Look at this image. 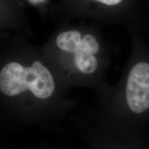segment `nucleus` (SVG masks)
Masks as SVG:
<instances>
[{
  "mask_svg": "<svg viewBox=\"0 0 149 149\" xmlns=\"http://www.w3.org/2000/svg\"><path fill=\"white\" fill-rule=\"evenodd\" d=\"M47 59L35 53L10 56L0 69L3 109L19 125L51 122L69 109L66 84Z\"/></svg>",
  "mask_w": 149,
  "mask_h": 149,
  "instance_id": "nucleus-1",
  "label": "nucleus"
},
{
  "mask_svg": "<svg viewBox=\"0 0 149 149\" xmlns=\"http://www.w3.org/2000/svg\"><path fill=\"white\" fill-rule=\"evenodd\" d=\"M149 117V63L131 67L122 88L107 93L100 111L98 128L122 139L144 137Z\"/></svg>",
  "mask_w": 149,
  "mask_h": 149,
  "instance_id": "nucleus-2",
  "label": "nucleus"
},
{
  "mask_svg": "<svg viewBox=\"0 0 149 149\" xmlns=\"http://www.w3.org/2000/svg\"><path fill=\"white\" fill-rule=\"evenodd\" d=\"M47 48L48 60L59 75H64L66 84H95L100 79L107 59L96 32L86 27L64 28L54 35Z\"/></svg>",
  "mask_w": 149,
  "mask_h": 149,
  "instance_id": "nucleus-3",
  "label": "nucleus"
},
{
  "mask_svg": "<svg viewBox=\"0 0 149 149\" xmlns=\"http://www.w3.org/2000/svg\"><path fill=\"white\" fill-rule=\"evenodd\" d=\"M83 137L91 149H149V139L146 135L138 139H122L97 128L84 130Z\"/></svg>",
  "mask_w": 149,
  "mask_h": 149,
  "instance_id": "nucleus-4",
  "label": "nucleus"
},
{
  "mask_svg": "<svg viewBox=\"0 0 149 149\" xmlns=\"http://www.w3.org/2000/svg\"><path fill=\"white\" fill-rule=\"evenodd\" d=\"M97 2L102 3V4L107 6H115L122 3L124 0H93Z\"/></svg>",
  "mask_w": 149,
  "mask_h": 149,
  "instance_id": "nucleus-5",
  "label": "nucleus"
},
{
  "mask_svg": "<svg viewBox=\"0 0 149 149\" xmlns=\"http://www.w3.org/2000/svg\"><path fill=\"white\" fill-rule=\"evenodd\" d=\"M148 139H149V136H148Z\"/></svg>",
  "mask_w": 149,
  "mask_h": 149,
  "instance_id": "nucleus-6",
  "label": "nucleus"
}]
</instances>
